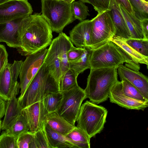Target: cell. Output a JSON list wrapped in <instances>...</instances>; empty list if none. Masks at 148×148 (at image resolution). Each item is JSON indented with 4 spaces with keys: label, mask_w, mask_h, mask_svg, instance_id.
<instances>
[{
    "label": "cell",
    "mask_w": 148,
    "mask_h": 148,
    "mask_svg": "<svg viewBox=\"0 0 148 148\" xmlns=\"http://www.w3.org/2000/svg\"><path fill=\"white\" fill-rule=\"evenodd\" d=\"M20 47L17 49L21 55L27 56L50 45L52 31L41 15L35 13L21 20L19 28Z\"/></svg>",
    "instance_id": "1"
},
{
    "label": "cell",
    "mask_w": 148,
    "mask_h": 148,
    "mask_svg": "<svg viewBox=\"0 0 148 148\" xmlns=\"http://www.w3.org/2000/svg\"><path fill=\"white\" fill-rule=\"evenodd\" d=\"M58 92H60L59 84L43 62L23 96L18 100L23 109L35 103L42 101L46 94Z\"/></svg>",
    "instance_id": "4"
},
{
    "label": "cell",
    "mask_w": 148,
    "mask_h": 148,
    "mask_svg": "<svg viewBox=\"0 0 148 148\" xmlns=\"http://www.w3.org/2000/svg\"><path fill=\"white\" fill-rule=\"evenodd\" d=\"M46 122L53 130L65 136L75 127L60 116L56 112L48 113Z\"/></svg>",
    "instance_id": "21"
},
{
    "label": "cell",
    "mask_w": 148,
    "mask_h": 148,
    "mask_svg": "<svg viewBox=\"0 0 148 148\" xmlns=\"http://www.w3.org/2000/svg\"><path fill=\"white\" fill-rule=\"evenodd\" d=\"M93 19L90 47L95 49L110 41L115 35V29L110 10L98 13Z\"/></svg>",
    "instance_id": "9"
},
{
    "label": "cell",
    "mask_w": 148,
    "mask_h": 148,
    "mask_svg": "<svg viewBox=\"0 0 148 148\" xmlns=\"http://www.w3.org/2000/svg\"><path fill=\"white\" fill-rule=\"evenodd\" d=\"M42 128L51 148H77L66 138L52 129L45 121Z\"/></svg>",
    "instance_id": "20"
},
{
    "label": "cell",
    "mask_w": 148,
    "mask_h": 148,
    "mask_svg": "<svg viewBox=\"0 0 148 148\" xmlns=\"http://www.w3.org/2000/svg\"><path fill=\"white\" fill-rule=\"evenodd\" d=\"M111 41L126 53L134 62L137 64H144L148 66V58L142 56L136 51L126 43L123 38L114 36Z\"/></svg>",
    "instance_id": "24"
},
{
    "label": "cell",
    "mask_w": 148,
    "mask_h": 148,
    "mask_svg": "<svg viewBox=\"0 0 148 148\" xmlns=\"http://www.w3.org/2000/svg\"><path fill=\"white\" fill-rule=\"evenodd\" d=\"M108 111L104 107L87 100L81 106L76 126L91 138L100 133L106 122Z\"/></svg>",
    "instance_id": "7"
},
{
    "label": "cell",
    "mask_w": 148,
    "mask_h": 148,
    "mask_svg": "<svg viewBox=\"0 0 148 148\" xmlns=\"http://www.w3.org/2000/svg\"><path fill=\"white\" fill-rule=\"evenodd\" d=\"M8 54L5 47L0 44V73L8 62Z\"/></svg>",
    "instance_id": "38"
},
{
    "label": "cell",
    "mask_w": 148,
    "mask_h": 148,
    "mask_svg": "<svg viewBox=\"0 0 148 148\" xmlns=\"http://www.w3.org/2000/svg\"><path fill=\"white\" fill-rule=\"evenodd\" d=\"M121 10L132 38H144L140 20L135 15L128 12L121 5Z\"/></svg>",
    "instance_id": "22"
},
{
    "label": "cell",
    "mask_w": 148,
    "mask_h": 148,
    "mask_svg": "<svg viewBox=\"0 0 148 148\" xmlns=\"http://www.w3.org/2000/svg\"><path fill=\"white\" fill-rule=\"evenodd\" d=\"M78 75L74 71L69 69L61 77L59 84L60 92L68 90L75 86L77 84Z\"/></svg>",
    "instance_id": "28"
},
{
    "label": "cell",
    "mask_w": 148,
    "mask_h": 148,
    "mask_svg": "<svg viewBox=\"0 0 148 148\" xmlns=\"http://www.w3.org/2000/svg\"><path fill=\"white\" fill-rule=\"evenodd\" d=\"M124 63L131 68L139 71V64L116 44L110 41L101 47L92 49L90 64V69L116 67Z\"/></svg>",
    "instance_id": "5"
},
{
    "label": "cell",
    "mask_w": 148,
    "mask_h": 148,
    "mask_svg": "<svg viewBox=\"0 0 148 148\" xmlns=\"http://www.w3.org/2000/svg\"><path fill=\"white\" fill-rule=\"evenodd\" d=\"M34 135L37 148H51L42 128L34 133Z\"/></svg>",
    "instance_id": "35"
},
{
    "label": "cell",
    "mask_w": 148,
    "mask_h": 148,
    "mask_svg": "<svg viewBox=\"0 0 148 148\" xmlns=\"http://www.w3.org/2000/svg\"><path fill=\"white\" fill-rule=\"evenodd\" d=\"M80 0L81 1H82L83 2H84V3H88L90 4L89 2L87 0Z\"/></svg>",
    "instance_id": "43"
},
{
    "label": "cell",
    "mask_w": 148,
    "mask_h": 148,
    "mask_svg": "<svg viewBox=\"0 0 148 148\" xmlns=\"http://www.w3.org/2000/svg\"><path fill=\"white\" fill-rule=\"evenodd\" d=\"M68 3H71L72 2L75 1V0H62Z\"/></svg>",
    "instance_id": "42"
},
{
    "label": "cell",
    "mask_w": 148,
    "mask_h": 148,
    "mask_svg": "<svg viewBox=\"0 0 148 148\" xmlns=\"http://www.w3.org/2000/svg\"><path fill=\"white\" fill-rule=\"evenodd\" d=\"M90 70L84 90L86 98L97 104L107 100L112 88L118 80L117 68Z\"/></svg>",
    "instance_id": "2"
},
{
    "label": "cell",
    "mask_w": 148,
    "mask_h": 148,
    "mask_svg": "<svg viewBox=\"0 0 148 148\" xmlns=\"http://www.w3.org/2000/svg\"><path fill=\"white\" fill-rule=\"evenodd\" d=\"M135 15L140 20L148 18V2L144 0H128Z\"/></svg>",
    "instance_id": "30"
},
{
    "label": "cell",
    "mask_w": 148,
    "mask_h": 148,
    "mask_svg": "<svg viewBox=\"0 0 148 148\" xmlns=\"http://www.w3.org/2000/svg\"><path fill=\"white\" fill-rule=\"evenodd\" d=\"M23 111L27 119L29 131L34 133L42 128L48 112L42 101L28 106Z\"/></svg>",
    "instance_id": "15"
},
{
    "label": "cell",
    "mask_w": 148,
    "mask_h": 148,
    "mask_svg": "<svg viewBox=\"0 0 148 148\" xmlns=\"http://www.w3.org/2000/svg\"><path fill=\"white\" fill-rule=\"evenodd\" d=\"M17 148H37L34 133L29 131L21 134L17 139Z\"/></svg>",
    "instance_id": "31"
},
{
    "label": "cell",
    "mask_w": 148,
    "mask_h": 148,
    "mask_svg": "<svg viewBox=\"0 0 148 148\" xmlns=\"http://www.w3.org/2000/svg\"><path fill=\"white\" fill-rule=\"evenodd\" d=\"M1 126H2V121H1V119H0V132L1 130Z\"/></svg>",
    "instance_id": "44"
},
{
    "label": "cell",
    "mask_w": 148,
    "mask_h": 148,
    "mask_svg": "<svg viewBox=\"0 0 148 148\" xmlns=\"http://www.w3.org/2000/svg\"><path fill=\"white\" fill-rule=\"evenodd\" d=\"M17 138L5 131L0 136V148H17Z\"/></svg>",
    "instance_id": "34"
},
{
    "label": "cell",
    "mask_w": 148,
    "mask_h": 148,
    "mask_svg": "<svg viewBox=\"0 0 148 148\" xmlns=\"http://www.w3.org/2000/svg\"><path fill=\"white\" fill-rule=\"evenodd\" d=\"M123 39L126 43L139 53L148 58V39L132 38Z\"/></svg>",
    "instance_id": "29"
},
{
    "label": "cell",
    "mask_w": 148,
    "mask_h": 148,
    "mask_svg": "<svg viewBox=\"0 0 148 148\" xmlns=\"http://www.w3.org/2000/svg\"><path fill=\"white\" fill-rule=\"evenodd\" d=\"M121 80L122 83V90L125 95L136 99L148 101L136 87L127 80L123 78Z\"/></svg>",
    "instance_id": "33"
},
{
    "label": "cell",
    "mask_w": 148,
    "mask_h": 148,
    "mask_svg": "<svg viewBox=\"0 0 148 148\" xmlns=\"http://www.w3.org/2000/svg\"><path fill=\"white\" fill-rule=\"evenodd\" d=\"M48 49L46 48L27 56L23 61L19 75L21 91L18 99L22 97L29 83L42 64Z\"/></svg>",
    "instance_id": "10"
},
{
    "label": "cell",
    "mask_w": 148,
    "mask_h": 148,
    "mask_svg": "<svg viewBox=\"0 0 148 148\" xmlns=\"http://www.w3.org/2000/svg\"><path fill=\"white\" fill-rule=\"evenodd\" d=\"M115 1L117 3L122 5L128 12L135 15L133 9L128 0H115Z\"/></svg>",
    "instance_id": "39"
},
{
    "label": "cell",
    "mask_w": 148,
    "mask_h": 148,
    "mask_svg": "<svg viewBox=\"0 0 148 148\" xmlns=\"http://www.w3.org/2000/svg\"><path fill=\"white\" fill-rule=\"evenodd\" d=\"M84 51L83 48L76 47L69 50L67 53L69 62L75 61L77 60L82 54Z\"/></svg>",
    "instance_id": "37"
},
{
    "label": "cell",
    "mask_w": 148,
    "mask_h": 148,
    "mask_svg": "<svg viewBox=\"0 0 148 148\" xmlns=\"http://www.w3.org/2000/svg\"><path fill=\"white\" fill-rule=\"evenodd\" d=\"M93 24V18L84 20L76 25L70 32V39L76 47H90Z\"/></svg>",
    "instance_id": "16"
},
{
    "label": "cell",
    "mask_w": 148,
    "mask_h": 148,
    "mask_svg": "<svg viewBox=\"0 0 148 148\" xmlns=\"http://www.w3.org/2000/svg\"><path fill=\"white\" fill-rule=\"evenodd\" d=\"M84 51L77 60L69 62V68L74 71L78 75L87 69H90V61L92 49L90 47H84Z\"/></svg>",
    "instance_id": "25"
},
{
    "label": "cell",
    "mask_w": 148,
    "mask_h": 148,
    "mask_svg": "<svg viewBox=\"0 0 148 148\" xmlns=\"http://www.w3.org/2000/svg\"><path fill=\"white\" fill-rule=\"evenodd\" d=\"M98 13L109 10L110 0H87Z\"/></svg>",
    "instance_id": "36"
},
{
    "label": "cell",
    "mask_w": 148,
    "mask_h": 148,
    "mask_svg": "<svg viewBox=\"0 0 148 148\" xmlns=\"http://www.w3.org/2000/svg\"><path fill=\"white\" fill-rule=\"evenodd\" d=\"M144 38L148 39V18L140 20Z\"/></svg>",
    "instance_id": "40"
},
{
    "label": "cell",
    "mask_w": 148,
    "mask_h": 148,
    "mask_svg": "<svg viewBox=\"0 0 148 148\" xmlns=\"http://www.w3.org/2000/svg\"><path fill=\"white\" fill-rule=\"evenodd\" d=\"M71 8L74 17L80 22L84 20L88 16L90 15L88 7L85 5L84 3L80 0L72 2Z\"/></svg>",
    "instance_id": "32"
},
{
    "label": "cell",
    "mask_w": 148,
    "mask_h": 148,
    "mask_svg": "<svg viewBox=\"0 0 148 148\" xmlns=\"http://www.w3.org/2000/svg\"><path fill=\"white\" fill-rule=\"evenodd\" d=\"M23 19L0 23V42H5L10 47H20L19 26Z\"/></svg>",
    "instance_id": "18"
},
{
    "label": "cell",
    "mask_w": 148,
    "mask_h": 148,
    "mask_svg": "<svg viewBox=\"0 0 148 148\" xmlns=\"http://www.w3.org/2000/svg\"><path fill=\"white\" fill-rule=\"evenodd\" d=\"M108 98L110 101L127 109L143 110L148 106V101L136 99L125 95L122 88V83L118 80L112 88Z\"/></svg>",
    "instance_id": "13"
},
{
    "label": "cell",
    "mask_w": 148,
    "mask_h": 148,
    "mask_svg": "<svg viewBox=\"0 0 148 148\" xmlns=\"http://www.w3.org/2000/svg\"><path fill=\"white\" fill-rule=\"evenodd\" d=\"M42 16L52 32L60 33L76 19L72 12L71 3L62 0H41Z\"/></svg>",
    "instance_id": "6"
},
{
    "label": "cell",
    "mask_w": 148,
    "mask_h": 148,
    "mask_svg": "<svg viewBox=\"0 0 148 148\" xmlns=\"http://www.w3.org/2000/svg\"><path fill=\"white\" fill-rule=\"evenodd\" d=\"M120 79L123 78L136 87L148 100V78L139 71L126 64L120 65L117 68Z\"/></svg>",
    "instance_id": "14"
},
{
    "label": "cell",
    "mask_w": 148,
    "mask_h": 148,
    "mask_svg": "<svg viewBox=\"0 0 148 148\" xmlns=\"http://www.w3.org/2000/svg\"><path fill=\"white\" fill-rule=\"evenodd\" d=\"M32 6L28 0H9L0 3V23L23 19L32 14Z\"/></svg>",
    "instance_id": "11"
},
{
    "label": "cell",
    "mask_w": 148,
    "mask_h": 148,
    "mask_svg": "<svg viewBox=\"0 0 148 148\" xmlns=\"http://www.w3.org/2000/svg\"><path fill=\"white\" fill-rule=\"evenodd\" d=\"M61 93L62 98L56 112L75 126L82 103L86 98L84 89L77 84L73 88Z\"/></svg>",
    "instance_id": "8"
},
{
    "label": "cell",
    "mask_w": 148,
    "mask_h": 148,
    "mask_svg": "<svg viewBox=\"0 0 148 148\" xmlns=\"http://www.w3.org/2000/svg\"><path fill=\"white\" fill-rule=\"evenodd\" d=\"M23 61L14 60L8 62L0 73V97L5 101L8 100L17 82Z\"/></svg>",
    "instance_id": "12"
},
{
    "label": "cell",
    "mask_w": 148,
    "mask_h": 148,
    "mask_svg": "<svg viewBox=\"0 0 148 148\" xmlns=\"http://www.w3.org/2000/svg\"><path fill=\"white\" fill-rule=\"evenodd\" d=\"M20 88L19 83L15 84L10 97L6 105L5 117L2 123L1 129L5 130L10 127L14 123L23 109L18 99L16 98Z\"/></svg>",
    "instance_id": "17"
},
{
    "label": "cell",
    "mask_w": 148,
    "mask_h": 148,
    "mask_svg": "<svg viewBox=\"0 0 148 148\" xmlns=\"http://www.w3.org/2000/svg\"><path fill=\"white\" fill-rule=\"evenodd\" d=\"M75 47L69 37L62 32L52 40L48 49L43 62L59 85L61 77L69 69L67 53Z\"/></svg>",
    "instance_id": "3"
},
{
    "label": "cell",
    "mask_w": 148,
    "mask_h": 148,
    "mask_svg": "<svg viewBox=\"0 0 148 148\" xmlns=\"http://www.w3.org/2000/svg\"><path fill=\"white\" fill-rule=\"evenodd\" d=\"M109 10L111 17L115 29V36L123 39L131 38L130 33L119 4L115 0H110Z\"/></svg>",
    "instance_id": "19"
},
{
    "label": "cell",
    "mask_w": 148,
    "mask_h": 148,
    "mask_svg": "<svg viewBox=\"0 0 148 148\" xmlns=\"http://www.w3.org/2000/svg\"><path fill=\"white\" fill-rule=\"evenodd\" d=\"M29 131L27 121L22 111L14 124L5 131L17 138L21 134Z\"/></svg>",
    "instance_id": "27"
},
{
    "label": "cell",
    "mask_w": 148,
    "mask_h": 148,
    "mask_svg": "<svg viewBox=\"0 0 148 148\" xmlns=\"http://www.w3.org/2000/svg\"><path fill=\"white\" fill-rule=\"evenodd\" d=\"M62 97V93L60 92H50L44 96L42 101L48 113L56 112Z\"/></svg>",
    "instance_id": "26"
},
{
    "label": "cell",
    "mask_w": 148,
    "mask_h": 148,
    "mask_svg": "<svg viewBox=\"0 0 148 148\" xmlns=\"http://www.w3.org/2000/svg\"><path fill=\"white\" fill-rule=\"evenodd\" d=\"M5 101L0 97V119L5 115Z\"/></svg>",
    "instance_id": "41"
},
{
    "label": "cell",
    "mask_w": 148,
    "mask_h": 148,
    "mask_svg": "<svg viewBox=\"0 0 148 148\" xmlns=\"http://www.w3.org/2000/svg\"><path fill=\"white\" fill-rule=\"evenodd\" d=\"M145 1L148 2V0H144Z\"/></svg>",
    "instance_id": "46"
},
{
    "label": "cell",
    "mask_w": 148,
    "mask_h": 148,
    "mask_svg": "<svg viewBox=\"0 0 148 148\" xmlns=\"http://www.w3.org/2000/svg\"><path fill=\"white\" fill-rule=\"evenodd\" d=\"M9 0H0V3H2Z\"/></svg>",
    "instance_id": "45"
},
{
    "label": "cell",
    "mask_w": 148,
    "mask_h": 148,
    "mask_svg": "<svg viewBox=\"0 0 148 148\" xmlns=\"http://www.w3.org/2000/svg\"><path fill=\"white\" fill-rule=\"evenodd\" d=\"M65 136L77 148H90V139L80 128L75 126Z\"/></svg>",
    "instance_id": "23"
}]
</instances>
